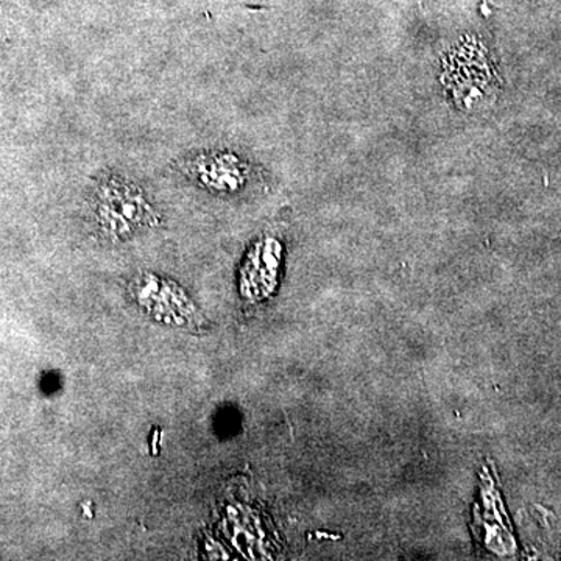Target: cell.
<instances>
[{
  "instance_id": "6da1fadb",
  "label": "cell",
  "mask_w": 561,
  "mask_h": 561,
  "mask_svg": "<svg viewBox=\"0 0 561 561\" xmlns=\"http://www.w3.org/2000/svg\"><path fill=\"white\" fill-rule=\"evenodd\" d=\"M91 205L99 227L110 238H125L157 220L146 192L125 176L108 175L99 180Z\"/></svg>"
},
{
  "instance_id": "7a4b0ae2",
  "label": "cell",
  "mask_w": 561,
  "mask_h": 561,
  "mask_svg": "<svg viewBox=\"0 0 561 561\" xmlns=\"http://www.w3.org/2000/svg\"><path fill=\"white\" fill-rule=\"evenodd\" d=\"M187 171L203 186L216 192L241 190L249 172L238 157L224 151L198 154L190 162Z\"/></svg>"
}]
</instances>
